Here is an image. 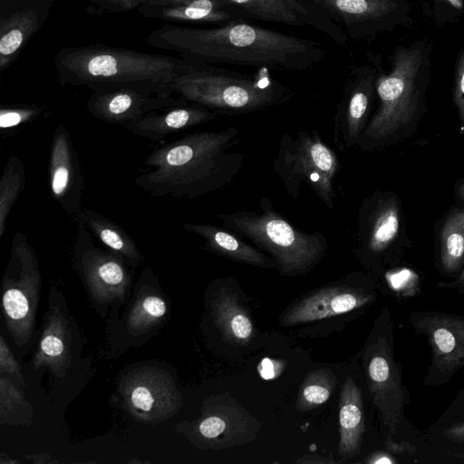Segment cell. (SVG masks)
<instances>
[{
  "mask_svg": "<svg viewBox=\"0 0 464 464\" xmlns=\"http://www.w3.org/2000/svg\"><path fill=\"white\" fill-rule=\"evenodd\" d=\"M147 43L198 65L221 63L303 71L324 60L327 53L317 42L247 21L207 28L165 24L152 31Z\"/></svg>",
  "mask_w": 464,
  "mask_h": 464,
  "instance_id": "1",
  "label": "cell"
},
{
  "mask_svg": "<svg viewBox=\"0 0 464 464\" xmlns=\"http://www.w3.org/2000/svg\"><path fill=\"white\" fill-rule=\"evenodd\" d=\"M239 143L235 127L198 131L165 143L150 152L147 169L135 185L151 197L189 199L228 185L241 171L244 155L231 151Z\"/></svg>",
  "mask_w": 464,
  "mask_h": 464,
  "instance_id": "2",
  "label": "cell"
},
{
  "mask_svg": "<svg viewBox=\"0 0 464 464\" xmlns=\"http://www.w3.org/2000/svg\"><path fill=\"white\" fill-rule=\"evenodd\" d=\"M53 63L62 85L92 92L131 88L163 96H174L173 82L195 65L179 56L101 44L62 48Z\"/></svg>",
  "mask_w": 464,
  "mask_h": 464,
  "instance_id": "3",
  "label": "cell"
},
{
  "mask_svg": "<svg viewBox=\"0 0 464 464\" xmlns=\"http://www.w3.org/2000/svg\"><path fill=\"white\" fill-rule=\"evenodd\" d=\"M424 48L418 45L400 47L389 73H380L375 80L379 100L357 148L375 150L388 147L413 131L421 114L424 91L421 74Z\"/></svg>",
  "mask_w": 464,
  "mask_h": 464,
  "instance_id": "4",
  "label": "cell"
},
{
  "mask_svg": "<svg viewBox=\"0 0 464 464\" xmlns=\"http://www.w3.org/2000/svg\"><path fill=\"white\" fill-rule=\"evenodd\" d=\"M174 96L215 111L237 115L266 111L288 102L293 91L262 68L254 75L195 64L171 84Z\"/></svg>",
  "mask_w": 464,
  "mask_h": 464,
  "instance_id": "5",
  "label": "cell"
},
{
  "mask_svg": "<svg viewBox=\"0 0 464 464\" xmlns=\"http://www.w3.org/2000/svg\"><path fill=\"white\" fill-rule=\"evenodd\" d=\"M260 213L239 210L218 213L221 226L254 243L276 261L282 275L298 276L310 271L324 256L327 241L319 231L304 232L276 211L271 199L262 197Z\"/></svg>",
  "mask_w": 464,
  "mask_h": 464,
  "instance_id": "6",
  "label": "cell"
},
{
  "mask_svg": "<svg viewBox=\"0 0 464 464\" xmlns=\"http://www.w3.org/2000/svg\"><path fill=\"white\" fill-rule=\"evenodd\" d=\"M372 401L386 432L385 446L394 453L411 452L413 446L397 440L410 393L403 384L393 349V324L384 308L377 318L362 354Z\"/></svg>",
  "mask_w": 464,
  "mask_h": 464,
  "instance_id": "7",
  "label": "cell"
},
{
  "mask_svg": "<svg viewBox=\"0 0 464 464\" xmlns=\"http://www.w3.org/2000/svg\"><path fill=\"white\" fill-rule=\"evenodd\" d=\"M274 170L288 195L296 198L305 182L329 208H334V180L341 163L315 129L301 130L296 137L284 133L273 160Z\"/></svg>",
  "mask_w": 464,
  "mask_h": 464,
  "instance_id": "8",
  "label": "cell"
},
{
  "mask_svg": "<svg viewBox=\"0 0 464 464\" xmlns=\"http://www.w3.org/2000/svg\"><path fill=\"white\" fill-rule=\"evenodd\" d=\"M40 285L35 250L26 234L16 232L11 241L10 258L3 280L2 306L6 325L19 346L31 337Z\"/></svg>",
  "mask_w": 464,
  "mask_h": 464,
  "instance_id": "9",
  "label": "cell"
},
{
  "mask_svg": "<svg viewBox=\"0 0 464 464\" xmlns=\"http://www.w3.org/2000/svg\"><path fill=\"white\" fill-rule=\"evenodd\" d=\"M356 252L366 265L389 261L406 242L402 209L392 191L376 190L364 198L357 215Z\"/></svg>",
  "mask_w": 464,
  "mask_h": 464,
  "instance_id": "10",
  "label": "cell"
},
{
  "mask_svg": "<svg viewBox=\"0 0 464 464\" xmlns=\"http://www.w3.org/2000/svg\"><path fill=\"white\" fill-rule=\"evenodd\" d=\"M409 322L430 348L424 383L433 387L446 384L464 367V316L421 310L411 312Z\"/></svg>",
  "mask_w": 464,
  "mask_h": 464,
  "instance_id": "11",
  "label": "cell"
},
{
  "mask_svg": "<svg viewBox=\"0 0 464 464\" xmlns=\"http://www.w3.org/2000/svg\"><path fill=\"white\" fill-rule=\"evenodd\" d=\"M72 257L87 288L99 303L124 296L131 278L128 263L115 253L97 246L92 233L78 219Z\"/></svg>",
  "mask_w": 464,
  "mask_h": 464,
  "instance_id": "12",
  "label": "cell"
},
{
  "mask_svg": "<svg viewBox=\"0 0 464 464\" xmlns=\"http://www.w3.org/2000/svg\"><path fill=\"white\" fill-rule=\"evenodd\" d=\"M120 390L127 411L143 422L163 421L181 406V396L170 375L154 367L129 372Z\"/></svg>",
  "mask_w": 464,
  "mask_h": 464,
  "instance_id": "13",
  "label": "cell"
},
{
  "mask_svg": "<svg viewBox=\"0 0 464 464\" xmlns=\"http://www.w3.org/2000/svg\"><path fill=\"white\" fill-rule=\"evenodd\" d=\"M376 77L368 66L351 71L334 117V141L338 150L357 148L372 117Z\"/></svg>",
  "mask_w": 464,
  "mask_h": 464,
  "instance_id": "14",
  "label": "cell"
},
{
  "mask_svg": "<svg viewBox=\"0 0 464 464\" xmlns=\"http://www.w3.org/2000/svg\"><path fill=\"white\" fill-rule=\"evenodd\" d=\"M54 0H0V73L51 15Z\"/></svg>",
  "mask_w": 464,
  "mask_h": 464,
  "instance_id": "15",
  "label": "cell"
},
{
  "mask_svg": "<svg viewBox=\"0 0 464 464\" xmlns=\"http://www.w3.org/2000/svg\"><path fill=\"white\" fill-rule=\"evenodd\" d=\"M240 11L247 20L256 19L290 26H307L320 31L340 45L348 37L334 22L309 0H224Z\"/></svg>",
  "mask_w": 464,
  "mask_h": 464,
  "instance_id": "16",
  "label": "cell"
},
{
  "mask_svg": "<svg viewBox=\"0 0 464 464\" xmlns=\"http://www.w3.org/2000/svg\"><path fill=\"white\" fill-rule=\"evenodd\" d=\"M193 428L200 447L220 450L254 440L260 424L249 412L228 399H216Z\"/></svg>",
  "mask_w": 464,
  "mask_h": 464,
  "instance_id": "17",
  "label": "cell"
},
{
  "mask_svg": "<svg viewBox=\"0 0 464 464\" xmlns=\"http://www.w3.org/2000/svg\"><path fill=\"white\" fill-rule=\"evenodd\" d=\"M48 178L53 198L68 215L77 217L82 210L83 176L72 137L63 124H59L53 134Z\"/></svg>",
  "mask_w": 464,
  "mask_h": 464,
  "instance_id": "18",
  "label": "cell"
},
{
  "mask_svg": "<svg viewBox=\"0 0 464 464\" xmlns=\"http://www.w3.org/2000/svg\"><path fill=\"white\" fill-rule=\"evenodd\" d=\"M185 101L176 96H163L148 92L119 88L92 92L87 110L96 119L125 126L151 112L180 105Z\"/></svg>",
  "mask_w": 464,
  "mask_h": 464,
  "instance_id": "19",
  "label": "cell"
},
{
  "mask_svg": "<svg viewBox=\"0 0 464 464\" xmlns=\"http://www.w3.org/2000/svg\"><path fill=\"white\" fill-rule=\"evenodd\" d=\"M376 295L349 285L324 287L291 307L282 317L287 326L345 314L371 304Z\"/></svg>",
  "mask_w": 464,
  "mask_h": 464,
  "instance_id": "20",
  "label": "cell"
},
{
  "mask_svg": "<svg viewBox=\"0 0 464 464\" xmlns=\"http://www.w3.org/2000/svg\"><path fill=\"white\" fill-rule=\"evenodd\" d=\"M309 1L336 24H342L353 39L380 29L399 6L395 0Z\"/></svg>",
  "mask_w": 464,
  "mask_h": 464,
  "instance_id": "21",
  "label": "cell"
},
{
  "mask_svg": "<svg viewBox=\"0 0 464 464\" xmlns=\"http://www.w3.org/2000/svg\"><path fill=\"white\" fill-rule=\"evenodd\" d=\"M137 10L145 18L177 23L223 24L247 21L240 11L224 0H149Z\"/></svg>",
  "mask_w": 464,
  "mask_h": 464,
  "instance_id": "22",
  "label": "cell"
},
{
  "mask_svg": "<svg viewBox=\"0 0 464 464\" xmlns=\"http://www.w3.org/2000/svg\"><path fill=\"white\" fill-rule=\"evenodd\" d=\"M218 116L208 108L186 102L147 114L124 127L136 136L158 141L180 130L208 123Z\"/></svg>",
  "mask_w": 464,
  "mask_h": 464,
  "instance_id": "23",
  "label": "cell"
},
{
  "mask_svg": "<svg viewBox=\"0 0 464 464\" xmlns=\"http://www.w3.org/2000/svg\"><path fill=\"white\" fill-rule=\"evenodd\" d=\"M187 232L195 234L205 240V248L233 261L258 266L273 268L276 266L274 258L269 257L258 247L245 242L241 237L224 227L210 224L184 223Z\"/></svg>",
  "mask_w": 464,
  "mask_h": 464,
  "instance_id": "24",
  "label": "cell"
},
{
  "mask_svg": "<svg viewBox=\"0 0 464 464\" xmlns=\"http://www.w3.org/2000/svg\"><path fill=\"white\" fill-rule=\"evenodd\" d=\"M364 430L362 390L353 379L347 378L341 390L339 403L338 453L343 460L360 455Z\"/></svg>",
  "mask_w": 464,
  "mask_h": 464,
  "instance_id": "25",
  "label": "cell"
},
{
  "mask_svg": "<svg viewBox=\"0 0 464 464\" xmlns=\"http://www.w3.org/2000/svg\"><path fill=\"white\" fill-rule=\"evenodd\" d=\"M214 322L224 338L234 345H245L252 339L254 325L247 311L228 287L219 288L211 303Z\"/></svg>",
  "mask_w": 464,
  "mask_h": 464,
  "instance_id": "26",
  "label": "cell"
},
{
  "mask_svg": "<svg viewBox=\"0 0 464 464\" xmlns=\"http://www.w3.org/2000/svg\"><path fill=\"white\" fill-rule=\"evenodd\" d=\"M68 334L67 320L57 308L53 307L49 311L34 358L35 369L48 366L54 374L63 375L70 359Z\"/></svg>",
  "mask_w": 464,
  "mask_h": 464,
  "instance_id": "27",
  "label": "cell"
},
{
  "mask_svg": "<svg viewBox=\"0 0 464 464\" xmlns=\"http://www.w3.org/2000/svg\"><path fill=\"white\" fill-rule=\"evenodd\" d=\"M77 219L82 221L108 250L120 256L132 266L140 264L143 257L140 248L127 231L117 223L89 208H82Z\"/></svg>",
  "mask_w": 464,
  "mask_h": 464,
  "instance_id": "28",
  "label": "cell"
},
{
  "mask_svg": "<svg viewBox=\"0 0 464 464\" xmlns=\"http://www.w3.org/2000/svg\"><path fill=\"white\" fill-rule=\"evenodd\" d=\"M439 263L448 276L457 277L464 267V208H454L445 217L439 235Z\"/></svg>",
  "mask_w": 464,
  "mask_h": 464,
  "instance_id": "29",
  "label": "cell"
},
{
  "mask_svg": "<svg viewBox=\"0 0 464 464\" xmlns=\"http://www.w3.org/2000/svg\"><path fill=\"white\" fill-rule=\"evenodd\" d=\"M24 187V165L17 156H11L0 179V238L5 232L8 216Z\"/></svg>",
  "mask_w": 464,
  "mask_h": 464,
  "instance_id": "30",
  "label": "cell"
},
{
  "mask_svg": "<svg viewBox=\"0 0 464 464\" xmlns=\"http://www.w3.org/2000/svg\"><path fill=\"white\" fill-rule=\"evenodd\" d=\"M336 383V376L329 369L322 368L309 372L301 383L296 410L305 412L323 405L331 397Z\"/></svg>",
  "mask_w": 464,
  "mask_h": 464,
  "instance_id": "31",
  "label": "cell"
},
{
  "mask_svg": "<svg viewBox=\"0 0 464 464\" xmlns=\"http://www.w3.org/2000/svg\"><path fill=\"white\" fill-rule=\"evenodd\" d=\"M144 295L140 296L132 305L127 326L131 334H141L150 329L166 314L167 306L165 301L155 293L143 291Z\"/></svg>",
  "mask_w": 464,
  "mask_h": 464,
  "instance_id": "32",
  "label": "cell"
},
{
  "mask_svg": "<svg viewBox=\"0 0 464 464\" xmlns=\"http://www.w3.org/2000/svg\"><path fill=\"white\" fill-rule=\"evenodd\" d=\"M43 112L36 104L2 105L0 108V129L8 130L35 120Z\"/></svg>",
  "mask_w": 464,
  "mask_h": 464,
  "instance_id": "33",
  "label": "cell"
},
{
  "mask_svg": "<svg viewBox=\"0 0 464 464\" xmlns=\"http://www.w3.org/2000/svg\"><path fill=\"white\" fill-rule=\"evenodd\" d=\"M25 402L24 393L4 374L0 377V415L2 423L5 417Z\"/></svg>",
  "mask_w": 464,
  "mask_h": 464,
  "instance_id": "34",
  "label": "cell"
},
{
  "mask_svg": "<svg viewBox=\"0 0 464 464\" xmlns=\"http://www.w3.org/2000/svg\"><path fill=\"white\" fill-rule=\"evenodd\" d=\"M98 13L114 14L138 9L149 0H87Z\"/></svg>",
  "mask_w": 464,
  "mask_h": 464,
  "instance_id": "35",
  "label": "cell"
},
{
  "mask_svg": "<svg viewBox=\"0 0 464 464\" xmlns=\"http://www.w3.org/2000/svg\"><path fill=\"white\" fill-rule=\"evenodd\" d=\"M453 101L464 130V51L459 55L456 67Z\"/></svg>",
  "mask_w": 464,
  "mask_h": 464,
  "instance_id": "36",
  "label": "cell"
},
{
  "mask_svg": "<svg viewBox=\"0 0 464 464\" xmlns=\"http://www.w3.org/2000/svg\"><path fill=\"white\" fill-rule=\"evenodd\" d=\"M0 370L1 374L6 373L13 375L16 377L22 384H24L23 375L21 373L18 362L15 360L10 347L5 343L3 336L0 338Z\"/></svg>",
  "mask_w": 464,
  "mask_h": 464,
  "instance_id": "37",
  "label": "cell"
},
{
  "mask_svg": "<svg viewBox=\"0 0 464 464\" xmlns=\"http://www.w3.org/2000/svg\"><path fill=\"white\" fill-rule=\"evenodd\" d=\"M441 435L450 442L464 444V421L450 425L442 430Z\"/></svg>",
  "mask_w": 464,
  "mask_h": 464,
  "instance_id": "38",
  "label": "cell"
},
{
  "mask_svg": "<svg viewBox=\"0 0 464 464\" xmlns=\"http://www.w3.org/2000/svg\"><path fill=\"white\" fill-rule=\"evenodd\" d=\"M437 287L440 289L454 290L464 295V267L454 280L450 282H439Z\"/></svg>",
  "mask_w": 464,
  "mask_h": 464,
  "instance_id": "39",
  "label": "cell"
},
{
  "mask_svg": "<svg viewBox=\"0 0 464 464\" xmlns=\"http://www.w3.org/2000/svg\"><path fill=\"white\" fill-rule=\"evenodd\" d=\"M368 463L379 464V463H395L396 461L388 455L378 453L372 456L368 460Z\"/></svg>",
  "mask_w": 464,
  "mask_h": 464,
  "instance_id": "40",
  "label": "cell"
},
{
  "mask_svg": "<svg viewBox=\"0 0 464 464\" xmlns=\"http://www.w3.org/2000/svg\"><path fill=\"white\" fill-rule=\"evenodd\" d=\"M296 462L301 463H328V462H334V459H322L320 456H305L296 460Z\"/></svg>",
  "mask_w": 464,
  "mask_h": 464,
  "instance_id": "41",
  "label": "cell"
},
{
  "mask_svg": "<svg viewBox=\"0 0 464 464\" xmlns=\"http://www.w3.org/2000/svg\"><path fill=\"white\" fill-rule=\"evenodd\" d=\"M455 193L458 198L464 203V179H460L456 183Z\"/></svg>",
  "mask_w": 464,
  "mask_h": 464,
  "instance_id": "42",
  "label": "cell"
},
{
  "mask_svg": "<svg viewBox=\"0 0 464 464\" xmlns=\"http://www.w3.org/2000/svg\"><path fill=\"white\" fill-rule=\"evenodd\" d=\"M454 8L461 10L464 7L463 0H447Z\"/></svg>",
  "mask_w": 464,
  "mask_h": 464,
  "instance_id": "43",
  "label": "cell"
}]
</instances>
